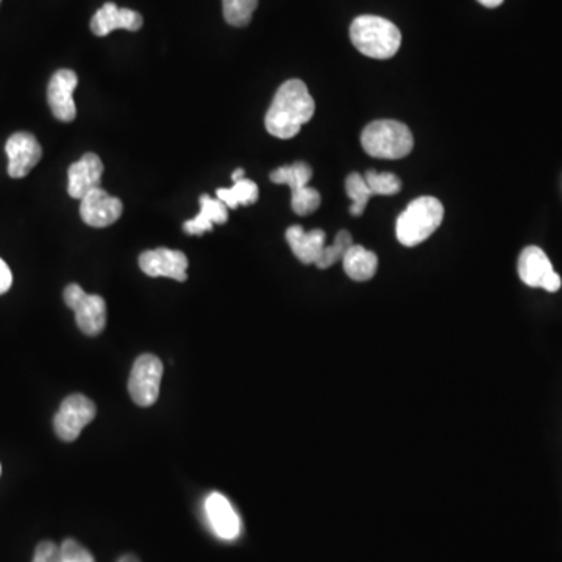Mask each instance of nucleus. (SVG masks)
<instances>
[{
    "mask_svg": "<svg viewBox=\"0 0 562 562\" xmlns=\"http://www.w3.org/2000/svg\"><path fill=\"white\" fill-rule=\"evenodd\" d=\"M314 111L316 104L305 83L299 79L288 80L275 93L264 124L275 138L291 139L313 119Z\"/></svg>",
    "mask_w": 562,
    "mask_h": 562,
    "instance_id": "1",
    "label": "nucleus"
},
{
    "mask_svg": "<svg viewBox=\"0 0 562 562\" xmlns=\"http://www.w3.org/2000/svg\"><path fill=\"white\" fill-rule=\"evenodd\" d=\"M350 40L361 54L375 60H388L399 52L402 33L394 22L380 16H358L350 25Z\"/></svg>",
    "mask_w": 562,
    "mask_h": 562,
    "instance_id": "2",
    "label": "nucleus"
},
{
    "mask_svg": "<svg viewBox=\"0 0 562 562\" xmlns=\"http://www.w3.org/2000/svg\"><path fill=\"white\" fill-rule=\"evenodd\" d=\"M444 221V205L436 197L424 196L406 207L397 219V239L405 247H416L427 241Z\"/></svg>",
    "mask_w": 562,
    "mask_h": 562,
    "instance_id": "3",
    "label": "nucleus"
},
{
    "mask_svg": "<svg viewBox=\"0 0 562 562\" xmlns=\"http://www.w3.org/2000/svg\"><path fill=\"white\" fill-rule=\"evenodd\" d=\"M367 155L380 160H400L413 152L414 136L403 122L383 119L370 122L361 133Z\"/></svg>",
    "mask_w": 562,
    "mask_h": 562,
    "instance_id": "4",
    "label": "nucleus"
},
{
    "mask_svg": "<svg viewBox=\"0 0 562 562\" xmlns=\"http://www.w3.org/2000/svg\"><path fill=\"white\" fill-rule=\"evenodd\" d=\"M313 178V169L305 161H296L291 166L275 169L271 174V182L277 185H288L291 188V207L299 216H308L321 207L322 197L319 191L308 188Z\"/></svg>",
    "mask_w": 562,
    "mask_h": 562,
    "instance_id": "5",
    "label": "nucleus"
},
{
    "mask_svg": "<svg viewBox=\"0 0 562 562\" xmlns=\"http://www.w3.org/2000/svg\"><path fill=\"white\" fill-rule=\"evenodd\" d=\"M66 305L75 313V321L86 336H99L107 325V303L100 296L88 294L79 285L66 286Z\"/></svg>",
    "mask_w": 562,
    "mask_h": 562,
    "instance_id": "6",
    "label": "nucleus"
},
{
    "mask_svg": "<svg viewBox=\"0 0 562 562\" xmlns=\"http://www.w3.org/2000/svg\"><path fill=\"white\" fill-rule=\"evenodd\" d=\"M164 367L160 358L155 355L139 356L133 363L129 378V392L133 402L138 406H152L160 395L161 378Z\"/></svg>",
    "mask_w": 562,
    "mask_h": 562,
    "instance_id": "7",
    "label": "nucleus"
},
{
    "mask_svg": "<svg viewBox=\"0 0 562 562\" xmlns=\"http://www.w3.org/2000/svg\"><path fill=\"white\" fill-rule=\"evenodd\" d=\"M97 410L93 400L82 394H72L63 400L54 417V430L63 442H74L83 428L93 422Z\"/></svg>",
    "mask_w": 562,
    "mask_h": 562,
    "instance_id": "8",
    "label": "nucleus"
},
{
    "mask_svg": "<svg viewBox=\"0 0 562 562\" xmlns=\"http://www.w3.org/2000/svg\"><path fill=\"white\" fill-rule=\"evenodd\" d=\"M188 266V257L180 250L160 247V249L146 250L139 255V267L147 277H166L175 281H186Z\"/></svg>",
    "mask_w": 562,
    "mask_h": 562,
    "instance_id": "9",
    "label": "nucleus"
},
{
    "mask_svg": "<svg viewBox=\"0 0 562 562\" xmlns=\"http://www.w3.org/2000/svg\"><path fill=\"white\" fill-rule=\"evenodd\" d=\"M79 85L77 74L71 69L55 72L47 86V102L55 118L61 122H72L77 118L74 91Z\"/></svg>",
    "mask_w": 562,
    "mask_h": 562,
    "instance_id": "10",
    "label": "nucleus"
},
{
    "mask_svg": "<svg viewBox=\"0 0 562 562\" xmlns=\"http://www.w3.org/2000/svg\"><path fill=\"white\" fill-rule=\"evenodd\" d=\"M5 152L8 155V175L11 178L27 177L43 157V149L38 139L25 132L11 135Z\"/></svg>",
    "mask_w": 562,
    "mask_h": 562,
    "instance_id": "11",
    "label": "nucleus"
},
{
    "mask_svg": "<svg viewBox=\"0 0 562 562\" xmlns=\"http://www.w3.org/2000/svg\"><path fill=\"white\" fill-rule=\"evenodd\" d=\"M124 205L118 197L110 196L104 189H94L80 203V216L89 227L105 228L122 216Z\"/></svg>",
    "mask_w": 562,
    "mask_h": 562,
    "instance_id": "12",
    "label": "nucleus"
},
{
    "mask_svg": "<svg viewBox=\"0 0 562 562\" xmlns=\"http://www.w3.org/2000/svg\"><path fill=\"white\" fill-rule=\"evenodd\" d=\"M104 163L96 153H85L68 171V193L72 199L82 200L86 194L100 188Z\"/></svg>",
    "mask_w": 562,
    "mask_h": 562,
    "instance_id": "13",
    "label": "nucleus"
},
{
    "mask_svg": "<svg viewBox=\"0 0 562 562\" xmlns=\"http://www.w3.org/2000/svg\"><path fill=\"white\" fill-rule=\"evenodd\" d=\"M143 22V16L136 11L107 2L91 19V30L96 36H107L119 29L136 32L143 27Z\"/></svg>",
    "mask_w": 562,
    "mask_h": 562,
    "instance_id": "14",
    "label": "nucleus"
},
{
    "mask_svg": "<svg viewBox=\"0 0 562 562\" xmlns=\"http://www.w3.org/2000/svg\"><path fill=\"white\" fill-rule=\"evenodd\" d=\"M205 509H207L211 527L219 538L225 539V541H233L238 538L241 533V520L227 497L219 492H213L207 498Z\"/></svg>",
    "mask_w": 562,
    "mask_h": 562,
    "instance_id": "15",
    "label": "nucleus"
},
{
    "mask_svg": "<svg viewBox=\"0 0 562 562\" xmlns=\"http://www.w3.org/2000/svg\"><path fill=\"white\" fill-rule=\"evenodd\" d=\"M286 241L299 261L303 264H316L324 250L327 235L319 228L305 232L300 225H292L286 230Z\"/></svg>",
    "mask_w": 562,
    "mask_h": 562,
    "instance_id": "16",
    "label": "nucleus"
},
{
    "mask_svg": "<svg viewBox=\"0 0 562 562\" xmlns=\"http://www.w3.org/2000/svg\"><path fill=\"white\" fill-rule=\"evenodd\" d=\"M517 269L520 280L530 288H542L547 275L553 272L552 261L548 260L544 250L536 246L525 247L522 250Z\"/></svg>",
    "mask_w": 562,
    "mask_h": 562,
    "instance_id": "17",
    "label": "nucleus"
},
{
    "mask_svg": "<svg viewBox=\"0 0 562 562\" xmlns=\"http://www.w3.org/2000/svg\"><path fill=\"white\" fill-rule=\"evenodd\" d=\"M228 221V208L219 199H213L208 194L200 196V213L191 221L183 224V230L188 235L200 236L213 230L214 224H225Z\"/></svg>",
    "mask_w": 562,
    "mask_h": 562,
    "instance_id": "18",
    "label": "nucleus"
},
{
    "mask_svg": "<svg viewBox=\"0 0 562 562\" xmlns=\"http://www.w3.org/2000/svg\"><path fill=\"white\" fill-rule=\"evenodd\" d=\"M344 271L355 281H367L374 277L378 269V257L363 246L353 244L342 258Z\"/></svg>",
    "mask_w": 562,
    "mask_h": 562,
    "instance_id": "19",
    "label": "nucleus"
},
{
    "mask_svg": "<svg viewBox=\"0 0 562 562\" xmlns=\"http://www.w3.org/2000/svg\"><path fill=\"white\" fill-rule=\"evenodd\" d=\"M217 199L227 205L228 210H236V208L249 207L253 203H257L260 197L257 183L252 182L249 178H242L239 182H235L232 188H221L216 191Z\"/></svg>",
    "mask_w": 562,
    "mask_h": 562,
    "instance_id": "20",
    "label": "nucleus"
},
{
    "mask_svg": "<svg viewBox=\"0 0 562 562\" xmlns=\"http://www.w3.org/2000/svg\"><path fill=\"white\" fill-rule=\"evenodd\" d=\"M346 193L349 199H352L350 213L353 216H361L364 210H366L370 197L374 196V194L370 193L369 186H367L366 180H364V175L358 174V172H352L346 178Z\"/></svg>",
    "mask_w": 562,
    "mask_h": 562,
    "instance_id": "21",
    "label": "nucleus"
},
{
    "mask_svg": "<svg viewBox=\"0 0 562 562\" xmlns=\"http://www.w3.org/2000/svg\"><path fill=\"white\" fill-rule=\"evenodd\" d=\"M258 0H222L224 18L233 27H246L257 10Z\"/></svg>",
    "mask_w": 562,
    "mask_h": 562,
    "instance_id": "22",
    "label": "nucleus"
},
{
    "mask_svg": "<svg viewBox=\"0 0 562 562\" xmlns=\"http://www.w3.org/2000/svg\"><path fill=\"white\" fill-rule=\"evenodd\" d=\"M353 246V238L349 232L342 230L336 235L335 241L331 246H325L322 250L321 257L316 261V266L319 269H328V267L333 266V264L342 261L344 255H346L347 250Z\"/></svg>",
    "mask_w": 562,
    "mask_h": 562,
    "instance_id": "23",
    "label": "nucleus"
},
{
    "mask_svg": "<svg viewBox=\"0 0 562 562\" xmlns=\"http://www.w3.org/2000/svg\"><path fill=\"white\" fill-rule=\"evenodd\" d=\"M367 186H369L370 193L374 196H395L400 193L402 189V182L400 178L391 172H383L378 174L375 171H367L364 175Z\"/></svg>",
    "mask_w": 562,
    "mask_h": 562,
    "instance_id": "24",
    "label": "nucleus"
},
{
    "mask_svg": "<svg viewBox=\"0 0 562 562\" xmlns=\"http://www.w3.org/2000/svg\"><path fill=\"white\" fill-rule=\"evenodd\" d=\"M60 552L61 562H96L91 552L75 539H66L60 545Z\"/></svg>",
    "mask_w": 562,
    "mask_h": 562,
    "instance_id": "25",
    "label": "nucleus"
},
{
    "mask_svg": "<svg viewBox=\"0 0 562 562\" xmlns=\"http://www.w3.org/2000/svg\"><path fill=\"white\" fill-rule=\"evenodd\" d=\"M32 562H61L60 547L52 541L41 542L35 548Z\"/></svg>",
    "mask_w": 562,
    "mask_h": 562,
    "instance_id": "26",
    "label": "nucleus"
},
{
    "mask_svg": "<svg viewBox=\"0 0 562 562\" xmlns=\"http://www.w3.org/2000/svg\"><path fill=\"white\" fill-rule=\"evenodd\" d=\"M11 285H13V274L8 264L0 258V296L10 291Z\"/></svg>",
    "mask_w": 562,
    "mask_h": 562,
    "instance_id": "27",
    "label": "nucleus"
},
{
    "mask_svg": "<svg viewBox=\"0 0 562 562\" xmlns=\"http://www.w3.org/2000/svg\"><path fill=\"white\" fill-rule=\"evenodd\" d=\"M561 288V277L555 271L550 272L542 283V289L548 292H556Z\"/></svg>",
    "mask_w": 562,
    "mask_h": 562,
    "instance_id": "28",
    "label": "nucleus"
},
{
    "mask_svg": "<svg viewBox=\"0 0 562 562\" xmlns=\"http://www.w3.org/2000/svg\"><path fill=\"white\" fill-rule=\"evenodd\" d=\"M483 7L486 8H497L505 2V0H478Z\"/></svg>",
    "mask_w": 562,
    "mask_h": 562,
    "instance_id": "29",
    "label": "nucleus"
},
{
    "mask_svg": "<svg viewBox=\"0 0 562 562\" xmlns=\"http://www.w3.org/2000/svg\"><path fill=\"white\" fill-rule=\"evenodd\" d=\"M118 562H141L135 555H124L118 559Z\"/></svg>",
    "mask_w": 562,
    "mask_h": 562,
    "instance_id": "30",
    "label": "nucleus"
},
{
    "mask_svg": "<svg viewBox=\"0 0 562 562\" xmlns=\"http://www.w3.org/2000/svg\"><path fill=\"white\" fill-rule=\"evenodd\" d=\"M232 178L233 182H239V180H242V178H244V169H236V171L233 172Z\"/></svg>",
    "mask_w": 562,
    "mask_h": 562,
    "instance_id": "31",
    "label": "nucleus"
},
{
    "mask_svg": "<svg viewBox=\"0 0 562 562\" xmlns=\"http://www.w3.org/2000/svg\"><path fill=\"white\" fill-rule=\"evenodd\" d=\"M0 472H2V467H0Z\"/></svg>",
    "mask_w": 562,
    "mask_h": 562,
    "instance_id": "32",
    "label": "nucleus"
},
{
    "mask_svg": "<svg viewBox=\"0 0 562 562\" xmlns=\"http://www.w3.org/2000/svg\"><path fill=\"white\" fill-rule=\"evenodd\" d=\"M0 2H2V0H0Z\"/></svg>",
    "mask_w": 562,
    "mask_h": 562,
    "instance_id": "33",
    "label": "nucleus"
}]
</instances>
